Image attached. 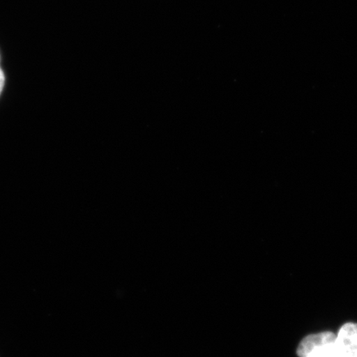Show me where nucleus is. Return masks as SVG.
<instances>
[{
  "instance_id": "nucleus-1",
  "label": "nucleus",
  "mask_w": 357,
  "mask_h": 357,
  "mask_svg": "<svg viewBox=\"0 0 357 357\" xmlns=\"http://www.w3.org/2000/svg\"><path fill=\"white\" fill-rule=\"evenodd\" d=\"M336 335L331 332L312 334L303 339L297 349L300 357H339Z\"/></svg>"
},
{
  "instance_id": "nucleus-2",
  "label": "nucleus",
  "mask_w": 357,
  "mask_h": 357,
  "mask_svg": "<svg viewBox=\"0 0 357 357\" xmlns=\"http://www.w3.org/2000/svg\"><path fill=\"white\" fill-rule=\"evenodd\" d=\"M335 343L339 357H357V324L343 325L336 335Z\"/></svg>"
},
{
  "instance_id": "nucleus-3",
  "label": "nucleus",
  "mask_w": 357,
  "mask_h": 357,
  "mask_svg": "<svg viewBox=\"0 0 357 357\" xmlns=\"http://www.w3.org/2000/svg\"><path fill=\"white\" fill-rule=\"evenodd\" d=\"M3 86H4V75L3 73L1 68H0V95H1Z\"/></svg>"
}]
</instances>
